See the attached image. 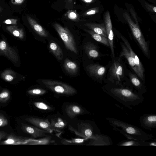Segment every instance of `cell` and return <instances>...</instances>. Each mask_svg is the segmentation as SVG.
Instances as JSON below:
<instances>
[{
	"label": "cell",
	"mask_w": 156,
	"mask_h": 156,
	"mask_svg": "<svg viewBox=\"0 0 156 156\" xmlns=\"http://www.w3.org/2000/svg\"><path fill=\"white\" fill-rule=\"evenodd\" d=\"M85 50L87 55L90 58H96L99 55L96 46L92 44H87L85 47Z\"/></svg>",
	"instance_id": "25"
},
{
	"label": "cell",
	"mask_w": 156,
	"mask_h": 156,
	"mask_svg": "<svg viewBox=\"0 0 156 156\" xmlns=\"http://www.w3.org/2000/svg\"><path fill=\"white\" fill-rule=\"evenodd\" d=\"M32 103L34 107L41 112L48 113L55 110L54 107L42 99L36 100L34 101Z\"/></svg>",
	"instance_id": "16"
},
{
	"label": "cell",
	"mask_w": 156,
	"mask_h": 156,
	"mask_svg": "<svg viewBox=\"0 0 156 156\" xmlns=\"http://www.w3.org/2000/svg\"><path fill=\"white\" fill-rule=\"evenodd\" d=\"M84 1L87 2H92V0H84Z\"/></svg>",
	"instance_id": "40"
},
{
	"label": "cell",
	"mask_w": 156,
	"mask_h": 156,
	"mask_svg": "<svg viewBox=\"0 0 156 156\" xmlns=\"http://www.w3.org/2000/svg\"><path fill=\"white\" fill-rule=\"evenodd\" d=\"M121 37L123 41L124 44L128 49L130 55L134 58L135 65L139 74V77L142 80L144 81V70L141 62L140 61L137 56L132 50L129 43L127 40L122 36Z\"/></svg>",
	"instance_id": "12"
},
{
	"label": "cell",
	"mask_w": 156,
	"mask_h": 156,
	"mask_svg": "<svg viewBox=\"0 0 156 156\" xmlns=\"http://www.w3.org/2000/svg\"><path fill=\"white\" fill-rule=\"evenodd\" d=\"M123 70L121 64L118 61H114L109 70V80L116 84L120 85Z\"/></svg>",
	"instance_id": "8"
},
{
	"label": "cell",
	"mask_w": 156,
	"mask_h": 156,
	"mask_svg": "<svg viewBox=\"0 0 156 156\" xmlns=\"http://www.w3.org/2000/svg\"><path fill=\"white\" fill-rule=\"evenodd\" d=\"M96 13V11L94 10H92L87 13V15L94 14Z\"/></svg>",
	"instance_id": "36"
},
{
	"label": "cell",
	"mask_w": 156,
	"mask_h": 156,
	"mask_svg": "<svg viewBox=\"0 0 156 156\" xmlns=\"http://www.w3.org/2000/svg\"><path fill=\"white\" fill-rule=\"evenodd\" d=\"M139 123L142 127L146 129L151 130L156 127V115L148 114L143 115L139 119Z\"/></svg>",
	"instance_id": "14"
},
{
	"label": "cell",
	"mask_w": 156,
	"mask_h": 156,
	"mask_svg": "<svg viewBox=\"0 0 156 156\" xmlns=\"http://www.w3.org/2000/svg\"><path fill=\"white\" fill-rule=\"evenodd\" d=\"M49 48L51 51L58 59L61 60L62 59V51L56 43L53 42H51L49 44Z\"/></svg>",
	"instance_id": "21"
},
{
	"label": "cell",
	"mask_w": 156,
	"mask_h": 156,
	"mask_svg": "<svg viewBox=\"0 0 156 156\" xmlns=\"http://www.w3.org/2000/svg\"><path fill=\"white\" fill-rule=\"evenodd\" d=\"M149 145L156 146V143L155 141L149 143Z\"/></svg>",
	"instance_id": "37"
},
{
	"label": "cell",
	"mask_w": 156,
	"mask_h": 156,
	"mask_svg": "<svg viewBox=\"0 0 156 156\" xmlns=\"http://www.w3.org/2000/svg\"><path fill=\"white\" fill-rule=\"evenodd\" d=\"M31 25L34 30L39 35L44 37H46L47 36L46 32L40 25L35 21L32 22Z\"/></svg>",
	"instance_id": "27"
},
{
	"label": "cell",
	"mask_w": 156,
	"mask_h": 156,
	"mask_svg": "<svg viewBox=\"0 0 156 156\" xmlns=\"http://www.w3.org/2000/svg\"><path fill=\"white\" fill-rule=\"evenodd\" d=\"M68 17L70 19H75L76 18L77 16L76 13L73 12H71L69 13Z\"/></svg>",
	"instance_id": "34"
},
{
	"label": "cell",
	"mask_w": 156,
	"mask_h": 156,
	"mask_svg": "<svg viewBox=\"0 0 156 156\" xmlns=\"http://www.w3.org/2000/svg\"><path fill=\"white\" fill-rule=\"evenodd\" d=\"M87 32L96 41L101 43L108 46H109V44L108 38L96 33L92 30H88Z\"/></svg>",
	"instance_id": "24"
},
{
	"label": "cell",
	"mask_w": 156,
	"mask_h": 156,
	"mask_svg": "<svg viewBox=\"0 0 156 156\" xmlns=\"http://www.w3.org/2000/svg\"><path fill=\"white\" fill-rule=\"evenodd\" d=\"M153 10L155 12H156V7H154Z\"/></svg>",
	"instance_id": "41"
},
{
	"label": "cell",
	"mask_w": 156,
	"mask_h": 156,
	"mask_svg": "<svg viewBox=\"0 0 156 156\" xmlns=\"http://www.w3.org/2000/svg\"><path fill=\"white\" fill-rule=\"evenodd\" d=\"M121 46L122 50L119 58L124 56L127 59L130 66L136 74L139 76V74L135 65L134 58L130 55L128 49L125 44L123 43L121 44Z\"/></svg>",
	"instance_id": "18"
},
{
	"label": "cell",
	"mask_w": 156,
	"mask_h": 156,
	"mask_svg": "<svg viewBox=\"0 0 156 156\" xmlns=\"http://www.w3.org/2000/svg\"><path fill=\"white\" fill-rule=\"evenodd\" d=\"M10 94L7 91H4L0 94V102L5 103L9 100Z\"/></svg>",
	"instance_id": "30"
},
{
	"label": "cell",
	"mask_w": 156,
	"mask_h": 156,
	"mask_svg": "<svg viewBox=\"0 0 156 156\" xmlns=\"http://www.w3.org/2000/svg\"><path fill=\"white\" fill-rule=\"evenodd\" d=\"M21 129L23 131L26 133L30 135L34 139L46 136L49 132L39 129L34 126H32L22 124Z\"/></svg>",
	"instance_id": "11"
},
{
	"label": "cell",
	"mask_w": 156,
	"mask_h": 156,
	"mask_svg": "<svg viewBox=\"0 0 156 156\" xmlns=\"http://www.w3.org/2000/svg\"><path fill=\"white\" fill-rule=\"evenodd\" d=\"M105 21L109 46L111 49L112 56L114 57L115 53L113 44L114 34L112 30V22L108 12H107L105 14Z\"/></svg>",
	"instance_id": "13"
},
{
	"label": "cell",
	"mask_w": 156,
	"mask_h": 156,
	"mask_svg": "<svg viewBox=\"0 0 156 156\" xmlns=\"http://www.w3.org/2000/svg\"><path fill=\"white\" fill-rule=\"evenodd\" d=\"M77 129L69 125V129L77 136L86 140L90 139L87 145H108L110 143L108 138L102 135L100 131H95V127L89 122L81 121L77 125Z\"/></svg>",
	"instance_id": "1"
},
{
	"label": "cell",
	"mask_w": 156,
	"mask_h": 156,
	"mask_svg": "<svg viewBox=\"0 0 156 156\" xmlns=\"http://www.w3.org/2000/svg\"><path fill=\"white\" fill-rule=\"evenodd\" d=\"M54 142L51 140V137L47 136L42 137L40 139H31L29 144L31 145H46L53 143Z\"/></svg>",
	"instance_id": "23"
},
{
	"label": "cell",
	"mask_w": 156,
	"mask_h": 156,
	"mask_svg": "<svg viewBox=\"0 0 156 156\" xmlns=\"http://www.w3.org/2000/svg\"><path fill=\"white\" fill-rule=\"evenodd\" d=\"M47 92L46 90L41 88H36L28 91V94L32 96L40 97L45 94Z\"/></svg>",
	"instance_id": "29"
},
{
	"label": "cell",
	"mask_w": 156,
	"mask_h": 156,
	"mask_svg": "<svg viewBox=\"0 0 156 156\" xmlns=\"http://www.w3.org/2000/svg\"><path fill=\"white\" fill-rule=\"evenodd\" d=\"M62 111L65 117L71 119L79 115L90 113L80 105L72 102L64 103Z\"/></svg>",
	"instance_id": "7"
},
{
	"label": "cell",
	"mask_w": 156,
	"mask_h": 156,
	"mask_svg": "<svg viewBox=\"0 0 156 156\" xmlns=\"http://www.w3.org/2000/svg\"><path fill=\"white\" fill-rule=\"evenodd\" d=\"M6 44L4 41H2L0 42V49L2 50H4L6 47Z\"/></svg>",
	"instance_id": "33"
},
{
	"label": "cell",
	"mask_w": 156,
	"mask_h": 156,
	"mask_svg": "<svg viewBox=\"0 0 156 156\" xmlns=\"http://www.w3.org/2000/svg\"><path fill=\"white\" fill-rule=\"evenodd\" d=\"M8 124V120L2 114L0 113V127L6 126Z\"/></svg>",
	"instance_id": "31"
},
{
	"label": "cell",
	"mask_w": 156,
	"mask_h": 156,
	"mask_svg": "<svg viewBox=\"0 0 156 156\" xmlns=\"http://www.w3.org/2000/svg\"><path fill=\"white\" fill-rule=\"evenodd\" d=\"M51 126L55 132L62 133L68 125V123L61 114L48 115L47 118Z\"/></svg>",
	"instance_id": "9"
},
{
	"label": "cell",
	"mask_w": 156,
	"mask_h": 156,
	"mask_svg": "<svg viewBox=\"0 0 156 156\" xmlns=\"http://www.w3.org/2000/svg\"><path fill=\"white\" fill-rule=\"evenodd\" d=\"M63 66L66 71L70 75H74L77 72L78 68L76 64L68 58L64 61Z\"/></svg>",
	"instance_id": "19"
},
{
	"label": "cell",
	"mask_w": 156,
	"mask_h": 156,
	"mask_svg": "<svg viewBox=\"0 0 156 156\" xmlns=\"http://www.w3.org/2000/svg\"><path fill=\"white\" fill-rule=\"evenodd\" d=\"M8 135V134L7 133L3 131H0V140L6 137Z\"/></svg>",
	"instance_id": "32"
},
{
	"label": "cell",
	"mask_w": 156,
	"mask_h": 156,
	"mask_svg": "<svg viewBox=\"0 0 156 156\" xmlns=\"http://www.w3.org/2000/svg\"><path fill=\"white\" fill-rule=\"evenodd\" d=\"M85 140L86 139L83 138H73L70 140L63 139L61 141V142L64 145H77L83 144Z\"/></svg>",
	"instance_id": "26"
},
{
	"label": "cell",
	"mask_w": 156,
	"mask_h": 156,
	"mask_svg": "<svg viewBox=\"0 0 156 156\" xmlns=\"http://www.w3.org/2000/svg\"><path fill=\"white\" fill-rule=\"evenodd\" d=\"M5 80L8 81H11L13 79V77L10 75H7L5 77Z\"/></svg>",
	"instance_id": "35"
},
{
	"label": "cell",
	"mask_w": 156,
	"mask_h": 156,
	"mask_svg": "<svg viewBox=\"0 0 156 156\" xmlns=\"http://www.w3.org/2000/svg\"><path fill=\"white\" fill-rule=\"evenodd\" d=\"M106 118L115 130L119 131L128 139L146 141L154 138L152 134L146 133L137 126L118 119Z\"/></svg>",
	"instance_id": "2"
},
{
	"label": "cell",
	"mask_w": 156,
	"mask_h": 156,
	"mask_svg": "<svg viewBox=\"0 0 156 156\" xmlns=\"http://www.w3.org/2000/svg\"><path fill=\"white\" fill-rule=\"evenodd\" d=\"M87 70L91 76L97 79H101L106 71L105 67L98 64H92L87 67Z\"/></svg>",
	"instance_id": "17"
},
{
	"label": "cell",
	"mask_w": 156,
	"mask_h": 156,
	"mask_svg": "<svg viewBox=\"0 0 156 156\" xmlns=\"http://www.w3.org/2000/svg\"><path fill=\"white\" fill-rule=\"evenodd\" d=\"M90 28L94 32L107 38L105 26L104 24H92Z\"/></svg>",
	"instance_id": "22"
},
{
	"label": "cell",
	"mask_w": 156,
	"mask_h": 156,
	"mask_svg": "<svg viewBox=\"0 0 156 156\" xmlns=\"http://www.w3.org/2000/svg\"><path fill=\"white\" fill-rule=\"evenodd\" d=\"M25 120L33 126L41 129L46 131L50 133L54 131L48 119L34 117L26 118Z\"/></svg>",
	"instance_id": "10"
},
{
	"label": "cell",
	"mask_w": 156,
	"mask_h": 156,
	"mask_svg": "<svg viewBox=\"0 0 156 156\" xmlns=\"http://www.w3.org/2000/svg\"><path fill=\"white\" fill-rule=\"evenodd\" d=\"M41 82L46 88L60 95L69 97L77 93L76 90L72 86L59 81L43 79Z\"/></svg>",
	"instance_id": "4"
},
{
	"label": "cell",
	"mask_w": 156,
	"mask_h": 156,
	"mask_svg": "<svg viewBox=\"0 0 156 156\" xmlns=\"http://www.w3.org/2000/svg\"><path fill=\"white\" fill-rule=\"evenodd\" d=\"M11 21L9 20H7L5 21V23L7 24H10L11 23Z\"/></svg>",
	"instance_id": "38"
},
{
	"label": "cell",
	"mask_w": 156,
	"mask_h": 156,
	"mask_svg": "<svg viewBox=\"0 0 156 156\" xmlns=\"http://www.w3.org/2000/svg\"><path fill=\"white\" fill-rule=\"evenodd\" d=\"M129 75L131 82L133 85L138 90H142V83L137 77L130 73H129Z\"/></svg>",
	"instance_id": "28"
},
{
	"label": "cell",
	"mask_w": 156,
	"mask_h": 156,
	"mask_svg": "<svg viewBox=\"0 0 156 156\" xmlns=\"http://www.w3.org/2000/svg\"><path fill=\"white\" fill-rule=\"evenodd\" d=\"M6 140L2 142L1 144L5 145L25 144H28L31 139L25 138L16 136L12 133L8 135Z\"/></svg>",
	"instance_id": "15"
},
{
	"label": "cell",
	"mask_w": 156,
	"mask_h": 156,
	"mask_svg": "<svg viewBox=\"0 0 156 156\" xmlns=\"http://www.w3.org/2000/svg\"><path fill=\"white\" fill-rule=\"evenodd\" d=\"M124 15L131 30L133 36L138 43L145 55L147 56L148 57L149 50L147 43L145 41L139 26L133 22L127 13H125Z\"/></svg>",
	"instance_id": "5"
},
{
	"label": "cell",
	"mask_w": 156,
	"mask_h": 156,
	"mask_svg": "<svg viewBox=\"0 0 156 156\" xmlns=\"http://www.w3.org/2000/svg\"><path fill=\"white\" fill-rule=\"evenodd\" d=\"M120 146H148L149 143L133 139H129L121 141L117 144Z\"/></svg>",
	"instance_id": "20"
},
{
	"label": "cell",
	"mask_w": 156,
	"mask_h": 156,
	"mask_svg": "<svg viewBox=\"0 0 156 156\" xmlns=\"http://www.w3.org/2000/svg\"><path fill=\"white\" fill-rule=\"evenodd\" d=\"M15 2L17 3H20L22 2L23 0H15Z\"/></svg>",
	"instance_id": "39"
},
{
	"label": "cell",
	"mask_w": 156,
	"mask_h": 156,
	"mask_svg": "<svg viewBox=\"0 0 156 156\" xmlns=\"http://www.w3.org/2000/svg\"><path fill=\"white\" fill-rule=\"evenodd\" d=\"M54 26L66 48L76 54H77V51L74 39L69 30L58 23L55 24Z\"/></svg>",
	"instance_id": "6"
},
{
	"label": "cell",
	"mask_w": 156,
	"mask_h": 156,
	"mask_svg": "<svg viewBox=\"0 0 156 156\" xmlns=\"http://www.w3.org/2000/svg\"><path fill=\"white\" fill-rule=\"evenodd\" d=\"M109 94L125 106L132 109L133 106L138 105L144 101L140 94L124 88H112L109 90Z\"/></svg>",
	"instance_id": "3"
}]
</instances>
